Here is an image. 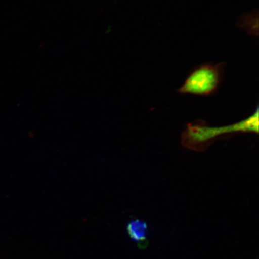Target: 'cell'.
I'll list each match as a JSON object with an SVG mask.
<instances>
[{
    "instance_id": "cell-3",
    "label": "cell",
    "mask_w": 259,
    "mask_h": 259,
    "mask_svg": "<svg viewBox=\"0 0 259 259\" xmlns=\"http://www.w3.org/2000/svg\"><path fill=\"white\" fill-rule=\"evenodd\" d=\"M147 230V225L140 220L131 221L127 226L130 236L136 241H144L146 238Z\"/></svg>"
},
{
    "instance_id": "cell-1",
    "label": "cell",
    "mask_w": 259,
    "mask_h": 259,
    "mask_svg": "<svg viewBox=\"0 0 259 259\" xmlns=\"http://www.w3.org/2000/svg\"><path fill=\"white\" fill-rule=\"evenodd\" d=\"M258 133V108L248 118L223 127H211L204 120H197L189 123L182 134V144L184 147L197 151H205L216 141L227 139L238 134Z\"/></svg>"
},
{
    "instance_id": "cell-2",
    "label": "cell",
    "mask_w": 259,
    "mask_h": 259,
    "mask_svg": "<svg viewBox=\"0 0 259 259\" xmlns=\"http://www.w3.org/2000/svg\"><path fill=\"white\" fill-rule=\"evenodd\" d=\"M226 63L201 64L190 71L177 92L182 95L209 97L215 95L224 77Z\"/></svg>"
}]
</instances>
